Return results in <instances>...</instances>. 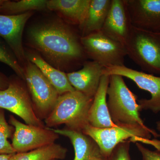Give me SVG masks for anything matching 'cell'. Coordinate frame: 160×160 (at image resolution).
Returning <instances> with one entry per match:
<instances>
[{
  "label": "cell",
  "mask_w": 160,
  "mask_h": 160,
  "mask_svg": "<svg viewBox=\"0 0 160 160\" xmlns=\"http://www.w3.org/2000/svg\"><path fill=\"white\" fill-rule=\"evenodd\" d=\"M81 38L72 25L60 19L37 23L27 32L29 46L46 62L62 71L82 66L88 58Z\"/></svg>",
  "instance_id": "1"
},
{
  "label": "cell",
  "mask_w": 160,
  "mask_h": 160,
  "mask_svg": "<svg viewBox=\"0 0 160 160\" xmlns=\"http://www.w3.org/2000/svg\"><path fill=\"white\" fill-rule=\"evenodd\" d=\"M93 98L75 90L60 95L54 108L44 120L47 128L65 125L66 128L82 132L89 125V112Z\"/></svg>",
  "instance_id": "2"
},
{
  "label": "cell",
  "mask_w": 160,
  "mask_h": 160,
  "mask_svg": "<svg viewBox=\"0 0 160 160\" xmlns=\"http://www.w3.org/2000/svg\"><path fill=\"white\" fill-rule=\"evenodd\" d=\"M107 95L109 114L115 125L147 127L140 116L137 96L127 87L122 77L110 75Z\"/></svg>",
  "instance_id": "3"
},
{
  "label": "cell",
  "mask_w": 160,
  "mask_h": 160,
  "mask_svg": "<svg viewBox=\"0 0 160 160\" xmlns=\"http://www.w3.org/2000/svg\"><path fill=\"white\" fill-rule=\"evenodd\" d=\"M125 47L127 56L142 70L160 74V32L132 26Z\"/></svg>",
  "instance_id": "4"
},
{
  "label": "cell",
  "mask_w": 160,
  "mask_h": 160,
  "mask_svg": "<svg viewBox=\"0 0 160 160\" xmlns=\"http://www.w3.org/2000/svg\"><path fill=\"white\" fill-rule=\"evenodd\" d=\"M83 133L91 138L97 144L101 154L108 158L118 144L127 141L134 140L135 142L142 139H150L151 135L158 138L160 134L155 130L147 127L138 126L117 125L108 128H97L90 125L86 126Z\"/></svg>",
  "instance_id": "5"
},
{
  "label": "cell",
  "mask_w": 160,
  "mask_h": 160,
  "mask_svg": "<svg viewBox=\"0 0 160 160\" xmlns=\"http://www.w3.org/2000/svg\"><path fill=\"white\" fill-rule=\"evenodd\" d=\"M25 81L36 114L45 120L54 108L60 95L40 69L27 60L25 64Z\"/></svg>",
  "instance_id": "6"
},
{
  "label": "cell",
  "mask_w": 160,
  "mask_h": 160,
  "mask_svg": "<svg viewBox=\"0 0 160 160\" xmlns=\"http://www.w3.org/2000/svg\"><path fill=\"white\" fill-rule=\"evenodd\" d=\"M87 58L105 68L125 66V46L100 31L81 38Z\"/></svg>",
  "instance_id": "7"
},
{
  "label": "cell",
  "mask_w": 160,
  "mask_h": 160,
  "mask_svg": "<svg viewBox=\"0 0 160 160\" xmlns=\"http://www.w3.org/2000/svg\"><path fill=\"white\" fill-rule=\"evenodd\" d=\"M20 79L16 78L9 79L8 87L0 91V108L19 117L26 124L46 127L36 114L28 89Z\"/></svg>",
  "instance_id": "8"
},
{
  "label": "cell",
  "mask_w": 160,
  "mask_h": 160,
  "mask_svg": "<svg viewBox=\"0 0 160 160\" xmlns=\"http://www.w3.org/2000/svg\"><path fill=\"white\" fill-rule=\"evenodd\" d=\"M9 124L14 129L11 145L16 153L27 152L54 144L59 136L51 128L24 124L13 116H9Z\"/></svg>",
  "instance_id": "9"
},
{
  "label": "cell",
  "mask_w": 160,
  "mask_h": 160,
  "mask_svg": "<svg viewBox=\"0 0 160 160\" xmlns=\"http://www.w3.org/2000/svg\"><path fill=\"white\" fill-rule=\"evenodd\" d=\"M118 75L133 81L140 89L149 92L151 97L149 99L138 100L141 111L150 110L155 113L160 112V77L153 74L139 71L125 66L104 68L102 75Z\"/></svg>",
  "instance_id": "10"
},
{
  "label": "cell",
  "mask_w": 160,
  "mask_h": 160,
  "mask_svg": "<svg viewBox=\"0 0 160 160\" xmlns=\"http://www.w3.org/2000/svg\"><path fill=\"white\" fill-rule=\"evenodd\" d=\"M33 14V11L17 15L0 14V37L12 49L23 68L27 61L23 46V31Z\"/></svg>",
  "instance_id": "11"
},
{
  "label": "cell",
  "mask_w": 160,
  "mask_h": 160,
  "mask_svg": "<svg viewBox=\"0 0 160 160\" xmlns=\"http://www.w3.org/2000/svg\"><path fill=\"white\" fill-rule=\"evenodd\" d=\"M132 26L160 32V0H125Z\"/></svg>",
  "instance_id": "12"
},
{
  "label": "cell",
  "mask_w": 160,
  "mask_h": 160,
  "mask_svg": "<svg viewBox=\"0 0 160 160\" xmlns=\"http://www.w3.org/2000/svg\"><path fill=\"white\" fill-rule=\"evenodd\" d=\"M132 26L125 0H112L101 31L125 46Z\"/></svg>",
  "instance_id": "13"
},
{
  "label": "cell",
  "mask_w": 160,
  "mask_h": 160,
  "mask_svg": "<svg viewBox=\"0 0 160 160\" xmlns=\"http://www.w3.org/2000/svg\"><path fill=\"white\" fill-rule=\"evenodd\" d=\"M82 69L66 73L69 83L76 91L94 98L99 86L105 67L94 61H86Z\"/></svg>",
  "instance_id": "14"
},
{
  "label": "cell",
  "mask_w": 160,
  "mask_h": 160,
  "mask_svg": "<svg viewBox=\"0 0 160 160\" xmlns=\"http://www.w3.org/2000/svg\"><path fill=\"white\" fill-rule=\"evenodd\" d=\"M110 76L103 75L89 112V125L97 128H108L115 126L109 114L107 91Z\"/></svg>",
  "instance_id": "15"
},
{
  "label": "cell",
  "mask_w": 160,
  "mask_h": 160,
  "mask_svg": "<svg viewBox=\"0 0 160 160\" xmlns=\"http://www.w3.org/2000/svg\"><path fill=\"white\" fill-rule=\"evenodd\" d=\"M91 0H49L47 9L57 12L72 26H82L86 19Z\"/></svg>",
  "instance_id": "16"
},
{
  "label": "cell",
  "mask_w": 160,
  "mask_h": 160,
  "mask_svg": "<svg viewBox=\"0 0 160 160\" xmlns=\"http://www.w3.org/2000/svg\"><path fill=\"white\" fill-rule=\"evenodd\" d=\"M25 54L26 59L37 66L60 95L75 90L69 83L66 73L51 66L37 52L27 50Z\"/></svg>",
  "instance_id": "17"
},
{
  "label": "cell",
  "mask_w": 160,
  "mask_h": 160,
  "mask_svg": "<svg viewBox=\"0 0 160 160\" xmlns=\"http://www.w3.org/2000/svg\"><path fill=\"white\" fill-rule=\"evenodd\" d=\"M51 129L59 135L66 137L70 140L74 149L73 160H91L95 157L101 154L96 143L82 132L75 131L67 128Z\"/></svg>",
  "instance_id": "18"
},
{
  "label": "cell",
  "mask_w": 160,
  "mask_h": 160,
  "mask_svg": "<svg viewBox=\"0 0 160 160\" xmlns=\"http://www.w3.org/2000/svg\"><path fill=\"white\" fill-rule=\"evenodd\" d=\"M112 0H91L84 23L79 27L82 37L101 31L109 12Z\"/></svg>",
  "instance_id": "19"
},
{
  "label": "cell",
  "mask_w": 160,
  "mask_h": 160,
  "mask_svg": "<svg viewBox=\"0 0 160 160\" xmlns=\"http://www.w3.org/2000/svg\"><path fill=\"white\" fill-rule=\"evenodd\" d=\"M67 152L66 148L55 143L32 151L14 153L10 160H63Z\"/></svg>",
  "instance_id": "20"
},
{
  "label": "cell",
  "mask_w": 160,
  "mask_h": 160,
  "mask_svg": "<svg viewBox=\"0 0 160 160\" xmlns=\"http://www.w3.org/2000/svg\"><path fill=\"white\" fill-rule=\"evenodd\" d=\"M46 0H21L17 2L4 0L0 8V14L17 15L33 10L42 11L47 9Z\"/></svg>",
  "instance_id": "21"
},
{
  "label": "cell",
  "mask_w": 160,
  "mask_h": 160,
  "mask_svg": "<svg viewBox=\"0 0 160 160\" xmlns=\"http://www.w3.org/2000/svg\"><path fill=\"white\" fill-rule=\"evenodd\" d=\"M0 62L10 67L21 79L25 80V70L12 49L0 37Z\"/></svg>",
  "instance_id": "22"
},
{
  "label": "cell",
  "mask_w": 160,
  "mask_h": 160,
  "mask_svg": "<svg viewBox=\"0 0 160 160\" xmlns=\"http://www.w3.org/2000/svg\"><path fill=\"white\" fill-rule=\"evenodd\" d=\"M13 129L6 121L4 109L0 108V154L16 153L8 140L12 136Z\"/></svg>",
  "instance_id": "23"
},
{
  "label": "cell",
  "mask_w": 160,
  "mask_h": 160,
  "mask_svg": "<svg viewBox=\"0 0 160 160\" xmlns=\"http://www.w3.org/2000/svg\"><path fill=\"white\" fill-rule=\"evenodd\" d=\"M130 141H125L118 144L108 158V160H131L129 155Z\"/></svg>",
  "instance_id": "24"
},
{
  "label": "cell",
  "mask_w": 160,
  "mask_h": 160,
  "mask_svg": "<svg viewBox=\"0 0 160 160\" xmlns=\"http://www.w3.org/2000/svg\"><path fill=\"white\" fill-rule=\"evenodd\" d=\"M136 146L141 152L143 160H160V151H152L139 143H136Z\"/></svg>",
  "instance_id": "25"
},
{
  "label": "cell",
  "mask_w": 160,
  "mask_h": 160,
  "mask_svg": "<svg viewBox=\"0 0 160 160\" xmlns=\"http://www.w3.org/2000/svg\"><path fill=\"white\" fill-rule=\"evenodd\" d=\"M9 79L0 72V91L6 89L9 86Z\"/></svg>",
  "instance_id": "26"
},
{
  "label": "cell",
  "mask_w": 160,
  "mask_h": 160,
  "mask_svg": "<svg viewBox=\"0 0 160 160\" xmlns=\"http://www.w3.org/2000/svg\"><path fill=\"white\" fill-rule=\"evenodd\" d=\"M12 154H0V160H10Z\"/></svg>",
  "instance_id": "27"
},
{
  "label": "cell",
  "mask_w": 160,
  "mask_h": 160,
  "mask_svg": "<svg viewBox=\"0 0 160 160\" xmlns=\"http://www.w3.org/2000/svg\"><path fill=\"white\" fill-rule=\"evenodd\" d=\"M91 160H108V158L104 157L102 154L95 157Z\"/></svg>",
  "instance_id": "28"
},
{
  "label": "cell",
  "mask_w": 160,
  "mask_h": 160,
  "mask_svg": "<svg viewBox=\"0 0 160 160\" xmlns=\"http://www.w3.org/2000/svg\"><path fill=\"white\" fill-rule=\"evenodd\" d=\"M157 125V129L158 130V131L159 132L160 134V121H158L156 123Z\"/></svg>",
  "instance_id": "29"
},
{
  "label": "cell",
  "mask_w": 160,
  "mask_h": 160,
  "mask_svg": "<svg viewBox=\"0 0 160 160\" xmlns=\"http://www.w3.org/2000/svg\"><path fill=\"white\" fill-rule=\"evenodd\" d=\"M4 0H0V8H1V6H2L3 2H4Z\"/></svg>",
  "instance_id": "30"
}]
</instances>
